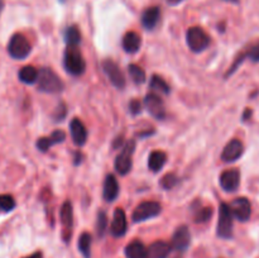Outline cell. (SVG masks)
Segmentation results:
<instances>
[{"instance_id":"33","label":"cell","mask_w":259,"mask_h":258,"mask_svg":"<svg viewBox=\"0 0 259 258\" xmlns=\"http://www.w3.org/2000/svg\"><path fill=\"white\" fill-rule=\"evenodd\" d=\"M212 217V209L211 207H201L197 210L196 215H195V222L196 223H206L210 218Z\"/></svg>"},{"instance_id":"9","label":"cell","mask_w":259,"mask_h":258,"mask_svg":"<svg viewBox=\"0 0 259 258\" xmlns=\"http://www.w3.org/2000/svg\"><path fill=\"white\" fill-rule=\"evenodd\" d=\"M233 217L237 218L239 222H247L252 215V205L247 197H237L229 205Z\"/></svg>"},{"instance_id":"26","label":"cell","mask_w":259,"mask_h":258,"mask_svg":"<svg viewBox=\"0 0 259 258\" xmlns=\"http://www.w3.org/2000/svg\"><path fill=\"white\" fill-rule=\"evenodd\" d=\"M149 88L154 91H158L162 94H169V86L161 76L153 75L151 78V82H149Z\"/></svg>"},{"instance_id":"16","label":"cell","mask_w":259,"mask_h":258,"mask_svg":"<svg viewBox=\"0 0 259 258\" xmlns=\"http://www.w3.org/2000/svg\"><path fill=\"white\" fill-rule=\"evenodd\" d=\"M70 131L73 139V143H75L76 146L81 147L86 143V139H88V131H86V126L83 125V123L80 119L75 118L71 120Z\"/></svg>"},{"instance_id":"34","label":"cell","mask_w":259,"mask_h":258,"mask_svg":"<svg viewBox=\"0 0 259 258\" xmlns=\"http://www.w3.org/2000/svg\"><path fill=\"white\" fill-rule=\"evenodd\" d=\"M129 110H131V113L133 114V115H137V114H139L142 111V104L139 100H132L131 103H129Z\"/></svg>"},{"instance_id":"24","label":"cell","mask_w":259,"mask_h":258,"mask_svg":"<svg viewBox=\"0 0 259 258\" xmlns=\"http://www.w3.org/2000/svg\"><path fill=\"white\" fill-rule=\"evenodd\" d=\"M18 76H19V80L22 81V82L30 85V83H34L35 81H38L39 71L35 67H33V66H24V67L19 71V75Z\"/></svg>"},{"instance_id":"38","label":"cell","mask_w":259,"mask_h":258,"mask_svg":"<svg viewBox=\"0 0 259 258\" xmlns=\"http://www.w3.org/2000/svg\"><path fill=\"white\" fill-rule=\"evenodd\" d=\"M81 153H76V158H75V164H78L81 162Z\"/></svg>"},{"instance_id":"6","label":"cell","mask_w":259,"mask_h":258,"mask_svg":"<svg viewBox=\"0 0 259 258\" xmlns=\"http://www.w3.org/2000/svg\"><path fill=\"white\" fill-rule=\"evenodd\" d=\"M218 235L224 239L233 237V214L230 206L222 202L219 207V220H218Z\"/></svg>"},{"instance_id":"12","label":"cell","mask_w":259,"mask_h":258,"mask_svg":"<svg viewBox=\"0 0 259 258\" xmlns=\"http://www.w3.org/2000/svg\"><path fill=\"white\" fill-rule=\"evenodd\" d=\"M240 185V172L238 168H230L220 175V186L227 192L237 191Z\"/></svg>"},{"instance_id":"20","label":"cell","mask_w":259,"mask_h":258,"mask_svg":"<svg viewBox=\"0 0 259 258\" xmlns=\"http://www.w3.org/2000/svg\"><path fill=\"white\" fill-rule=\"evenodd\" d=\"M147 249H148V258H167L171 253L172 245L163 240H157L152 243Z\"/></svg>"},{"instance_id":"13","label":"cell","mask_w":259,"mask_h":258,"mask_svg":"<svg viewBox=\"0 0 259 258\" xmlns=\"http://www.w3.org/2000/svg\"><path fill=\"white\" fill-rule=\"evenodd\" d=\"M190 242H191V235H190L189 228L186 225H181L174 233L171 245L177 252H185L189 248Z\"/></svg>"},{"instance_id":"30","label":"cell","mask_w":259,"mask_h":258,"mask_svg":"<svg viewBox=\"0 0 259 258\" xmlns=\"http://www.w3.org/2000/svg\"><path fill=\"white\" fill-rule=\"evenodd\" d=\"M15 207V201L14 197L12 195H0V209L4 210V211H10Z\"/></svg>"},{"instance_id":"32","label":"cell","mask_w":259,"mask_h":258,"mask_svg":"<svg viewBox=\"0 0 259 258\" xmlns=\"http://www.w3.org/2000/svg\"><path fill=\"white\" fill-rule=\"evenodd\" d=\"M240 56H242L243 60L249 58V60H252L253 62H259V43H255V45L250 46V47Z\"/></svg>"},{"instance_id":"29","label":"cell","mask_w":259,"mask_h":258,"mask_svg":"<svg viewBox=\"0 0 259 258\" xmlns=\"http://www.w3.org/2000/svg\"><path fill=\"white\" fill-rule=\"evenodd\" d=\"M108 228V217L104 211H100L98 214V220H96V232L99 237H103L105 234V230Z\"/></svg>"},{"instance_id":"39","label":"cell","mask_w":259,"mask_h":258,"mask_svg":"<svg viewBox=\"0 0 259 258\" xmlns=\"http://www.w3.org/2000/svg\"><path fill=\"white\" fill-rule=\"evenodd\" d=\"M3 8H4V2H3V0H0V13H2Z\"/></svg>"},{"instance_id":"27","label":"cell","mask_w":259,"mask_h":258,"mask_svg":"<svg viewBox=\"0 0 259 258\" xmlns=\"http://www.w3.org/2000/svg\"><path fill=\"white\" fill-rule=\"evenodd\" d=\"M128 72L131 75V78L133 80L134 83L141 85L146 81V72L143 68L138 65H129L128 66Z\"/></svg>"},{"instance_id":"19","label":"cell","mask_w":259,"mask_h":258,"mask_svg":"<svg viewBox=\"0 0 259 258\" xmlns=\"http://www.w3.org/2000/svg\"><path fill=\"white\" fill-rule=\"evenodd\" d=\"M119 195V184L114 175H108L104 181L103 196L108 202L114 201Z\"/></svg>"},{"instance_id":"2","label":"cell","mask_w":259,"mask_h":258,"mask_svg":"<svg viewBox=\"0 0 259 258\" xmlns=\"http://www.w3.org/2000/svg\"><path fill=\"white\" fill-rule=\"evenodd\" d=\"M38 89L47 94H58L63 90V82L51 68H40L38 76Z\"/></svg>"},{"instance_id":"21","label":"cell","mask_w":259,"mask_h":258,"mask_svg":"<svg viewBox=\"0 0 259 258\" xmlns=\"http://www.w3.org/2000/svg\"><path fill=\"white\" fill-rule=\"evenodd\" d=\"M142 39L141 35L136 32H128L123 37V48L125 52L128 53H136L138 52L141 48Z\"/></svg>"},{"instance_id":"8","label":"cell","mask_w":259,"mask_h":258,"mask_svg":"<svg viewBox=\"0 0 259 258\" xmlns=\"http://www.w3.org/2000/svg\"><path fill=\"white\" fill-rule=\"evenodd\" d=\"M61 224H62V238L65 242H68L72 235V227H73V210L72 204L70 201L63 202L60 212Z\"/></svg>"},{"instance_id":"28","label":"cell","mask_w":259,"mask_h":258,"mask_svg":"<svg viewBox=\"0 0 259 258\" xmlns=\"http://www.w3.org/2000/svg\"><path fill=\"white\" fill-rule=\"evenodd\" d=\"M65 40L67 43V46H78V43L81 42V34L80 30L77 29V27L75 25H71L66 29L65 32Z\"/></svg>"},{"instance_id":"1","label":"cell","mask_w":259,"mask_h":258,"mask_svg":"<svg viewBox=\"0 0 259 258\" xmlns=\"http://www.w3.org/2000/svg\"><path fill=\"white\" fill-rule=\"evenodd\" d=\"M63 63H65V68L67 70V72L71 75L80 76L85 72L86 63L77 46H67Z\"/></svg>"},{"instance_id":"35","label":"cell","mask_w":259,"mask_h":258,"mask_svg":"<svg viewBox=\"0 0 259 258\" xmlns=\"http://www.w3.org/2000/svg\"><path fill=\"white\" fill-rule=\"evenodd\" d=\"M24 258H43V255L40 252H35V253H33V254L27 255V257H24Z\"/></svg>"},{"instance_id":"40","label":"cell","mask_w":259,"mask_h":258,"mask_svg":"<svg viewBox=\"0 0 259 258\" xmlns=\"http://www.w3.org/2000/svg\"><path fill=\"white\" fill-rule=\"evenodd\" d=\"M225 2H229V3H234V4H238L239 0H225Z\"/></svg>"},{"instance_id":"37","label":"cell","mask_w":259,"mask_h":258,"mask_svg":"<svg viewBox=\"0 0 259 258\" xmlns=\"http://www.w3.org/2000/svg\"><path fill=\"white\" fill-rule=\"evenodd\" d=\"M182 2H184V0H167V3H168L169 5H177Z\"/></svg>"},{"instance_id":"18","label":"cell","mask_w":259,"mask_h":258,"mask_svg":"<svg viewBox=\"0 0 259 258\" xmlns=\"http://www.w3.org/2000/svg\"><path fill=\"white\" fill-rule=\"evenodd\" d=\"M161 18V9L158 7H149L142 14V24L146 29L152 30L158 24Z\"/></svg>"},{"instance_id":"11","label":"cell","mask_w":259,"mask_h":258,"mask_svg":"<svg viewBox=\"0 0 259 258\" xmlns=\"http://www.w3.org/2000/svg\"><path fill=\"white\" fill-rule=\"evenodd\" d=\"M103 68L104 72L106 73V76L109 77L110 82L115 86L116 89H123L125 86V77H124L123 72L119 68V66L116 65L114 61L106 60L103 62Z\"/></svg>"},{"instance_id":"4","label":"cell","mask_w":259,"mask_h":258,"mask_svg":"<svg viewBox=\"0 0 259 258\" xmlns=\"http://www.w3.org/2000/svg\"><path fill=\"white\" fill-rule=\"evenodd\" d=\"M30 51H32L30 43L24 35L20 33H15L14 35H12L8 45V52L14 60H24L29 56Z\"/></svg>"},{"instance_id":"23","label":"cell","mask_w":259,"mask_h":258,"mask_svg":"<svg viewBox=\"0 0 259 258\" xmlns=\"http://www.w3.org/2000/svg\"><path fill=\"white\" fill-rule=\"evenodd\" d=\"M167 156L164 152L162 151H154L149 154L148 158V167L149 169H152L153 172H159L163 166L166 164Z\"/></svg>"},{"instance_id":"3","label":"cell","mask_w":259,"mask_h":258,"mask_svg":"<svg viewBox=\"0 0 259 258\" xmlns=\"http://www.w3.org/2000/svg\"><path fill=\"white\" fill-rule=\"evenodd\" d=\"M187 46L192 52H202L210 45V37L202 28L191 27L186 33Z\"/></svg>"},{"instance_id":"10","label":"cell","mask_w":259,"mask_h":258,"mask_svg":"<svg viewBox=\"0 0 259 258\" xmlns=\"http://www.w3.org/2000/svg\"><path fill=\"white\" fill-rule=\"evenodd\" d=\"M144 105L153 118L162 120L166 116V108L163 100L156 94H147L144 98Z\"/></svg>"},{"instance_id":"31","label":"cell","mask_w":259,"mask_h":258,"mask_svg":"<svg viewBox=\"0 0 259 258\" xmlns=\"http://www.w3.org/2000/svg\"><path fill=\"white\" fill-rule=\"evenodd\" d=\"M179 182V177L176 176L175 174H167L166 176L162 177L161 180V186L166 190H171L174 189L175 186L177 185Z\"/></svg>"},{"instance_id":"5","label":"cell","mask_w":259,"mask_h":258,"mask_svg":"<svg viewBox=\"0 0 259 258\" xmlns=\"http://www.w3.org/2000/svg\"><path fill=\"white\" fill-rule=\"evenodd\" d=\"M134 149H136V142L134 141H128L125 146L121 148V152L115 159V169L118 171V174L124 176V175L131 172L132 166H133V159L132 158H133Z\"/></svg>"},{"instance_id":"15","label":"cell","mask_w":259,"mask_h":258,"mask_svg":"<svg viewBox=\"0 0 259 258\" xmlns=\"http://www.w3.org/2000/svg\"><path fill=\"white\" fill-rule=\"evenodd\" d=\"M126 215L123 209L118 207L114 212L113 222H111L110 232L114 237H123L126 232Z\"/></svg>"},{"instance_id":"25","label":"cell","mask_w":259,"mask_h":258,"mask_svg":"<svg viewBox=\"0 0 259 258\" xmlns=\"http://www.w3.org/2000/svg\"><path fill=\"white\" fill-rule=\"evenodd\" d=\"M78 249L83 258H91V235L89 233H82L78 238Z\"/></svg>"},{"instance_id":"17","label":"cell","mask_w":259,"mask_h":258,"mask_svg":"<svg viewBox=\"0 0 259 258\" xmlns=\"http://www.w3.org/2000/svg\"><path fill=\"white\" fill-rule=\"evenodd\" d=\"M66 139V133L63 131H55L50 137H43L37 141V148L40 152H47L52 146L62 143Z\"/></svg>"},{"instance_id":"14","label":"cell","mask_w":259,"mask_h":258,"mask_svg":"<svg viewBox=\"0 0 259 258\" xmlns=\"http://www.w3.org/2000/svg\"><path fill=\"white\" fill-rule=\"evenodd\" d=\"M244 152V146L239 139H232L229 143L225 146L224 151L222 153V159L227 163L229 162H235Z\"/></svg>"},{"instance_id":"36","label":"cell","mask_w":259,"mask_h":258,"mask_svg":"<svg viewBox=\"0 0 259 258\" xmlns=\"http://www.w3.org/2000/svg\"><path fill=\"white\" fill-rule=\"evenodd\" d=\"M250 115H252V110H250V109H247L244 113V115H243V119H244V120H247Z\"/></svg>"},{"instance_id":"22","label":"cell","mask_w":259,"mask_h":258,"mask_svg":"<svg viewBox=\"0 0 259 258\" xmlns=\"http://www.w3.org/2000/svg\"><path fill=\"white\" fill-rule=\"evenodd\" d=\"M126 258H148V249L139 240L129 243L125 247Z\"/></svg>"},{"instance_id":"7","label":"cell","mask_w":259,"mask_h":258,"mask_svg":"<svg viewBox=\"0 0 259 258\" xmlns=\"http://www.w3.org/2000/svg\"><path fill=\"white\" fill-rule=\"evenodd\" d=\"M162 211L161 204L157 201H144L139 204L133 211V222H146V220L151 219V218L158 217Z\"/></svg>"}]
</instances>
